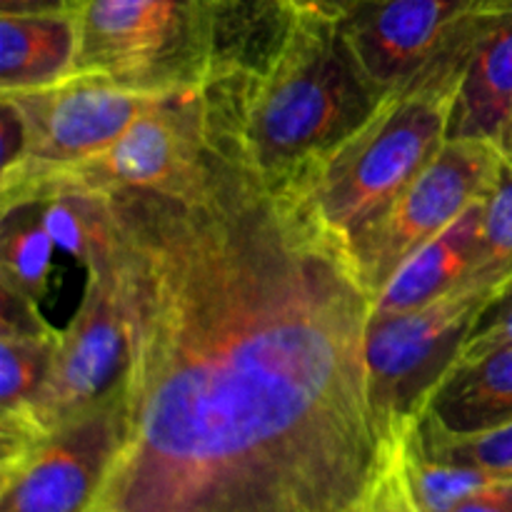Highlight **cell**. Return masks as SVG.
<instances>
[{
    "label": "cell",
    "instance_id": "1",
    "mask_svg": "<svg viewBox=\"0 0 512 512\" xmlns=\"http://www.w3.org/2000/svg\"><path fill=\"white\" fill-rule=\"evenodd\" d=\"M163 188L103 198L130 328L128 440L90 512H363L375 298L348 245L210 125Z\"/></svg>",
    "mask_w": 512,
    "mask_h": 512
},
{
    "label": "cell",
    "instance_id": "2",
    "mask_svg": "<svg viewBox=\"0 0 512 512\" xmlns=\"http://www.w3.org/2000/svg\"><path fill=\"white\" fill-rule=\"evenodd\" d=\"M200 93L210 125L270 185L348 138L383 100L340 20L308 5L280 8L255 58L225 50Z\"/></svg>",
    "mask_w": 512,
    "mask_h": 512
},
{
    "label": "cell",
    "instance_id": "3",
    "mask_svg": "<svg viewBox=\"0 0 512 512\" xmlns=\"http://www.w3.org/2000/svg\"><path fill=\"white\" fill-rule=\"evenodd\" d=\"M455 93L450 85L388 93L360 128L283 183L328 233L350 245L443 148Z\"/></svg>",
    "mask_w": 512,
    "mask_h": 512
},
{
    "label": "cell",
    "instance_id": "4",
    "mask_svg": "<svg viewBox=\"0 0 512 512\" xmlns=\"http://www.w3.org/2000/svg\"><path fill=\"white\" fill-rule=\"evenodd\" d=\"M238 0H83L75 73L135 93L200 88L230 48Z\"/></svg>",
    "mask_w": 512,
    "mask_h": 512
},
{
    "label": "cell",
    "instance_id": "5",
    "mask_svg": "<svg viewBox=\"0 0 512 512\" xmlns=\"http://www.w3.org/2000/svg\"><path fill=\"white\" fill-rule=\"evenodd\" d=\"M90 250L80 308L63 330L48 385L30 408L0 413V465H8L68 420L108 403L128 388L133 348L110 253L103 198H85Z\"/></svg>",
    "mask_w": 512,
    "mask_h": 512
},
{
    "label": "cell",
    "instance_id": "6",
    "mask_svg": "<svg viewBox=\"0 0 512 512\" xmlns=\"http://www.w3.org/2000/svg\"><path fill=\"white\" fill-rule=\"evenodd\" d=\"M505 283L458 285L410 313L368 320L365 363L378 428L400 443L420 423L440 380L458 363L470 328Z\"/></svg>",
    "mask_w": 512,
    "mask_h": 512
},
{
    "label": "cell",
    "instance_id": "7",
    "mask_svg": "<svg viewBox=\"0 0 512 512\" xmlns=\"http://www.w3.org/2000/svg\"><path fill=\"white\" fill-rule=\"evenodd\" d=\"M208 140L200 88L165 93L108 148L73 165L0 185V210L53 198H108L178 180Z\"/></svg>",
    "mask_w": 512,
    "mask_h": 512
},
{
    "label": "cell",
    "instance_id": "8",
    "mask_svg": "<svg viewBox=\"0 0 512 512\" xmlns=\"http://www.w3.org/2000/svg\"><path fill=\"white\" fill-rule=\"evenodd\" d=\"M495 0H365L340 20L380 95L408 85L458 88Z\"/></svg>",
    "mask_w": 512,
    "mask_h": 512
},
{
    "label": "cell",
    "instance_id": "9",
    "mask_svg": "<svg viewBox=\"0 0 512 512\" xmlns=\"http://www.w3.org/2000/svg\"><path fill=\"white\" fill-rule=\"evenodd\" d=\"M500 165L503 153L490 140H445L413 183L348 245L373 298L415 250L443 233L470 203L490 193Z\"/></svg>",
    "mask_w": 512,
    "mask_h": 512
},
{
    "label": "cell",
    "instance_id": "10",
    "mask_svg": "<svg viewBox=\"0 0 512 512\" xmlns=\"http://www.w3.org/2000/svg\"><path fill=\"white\" fill-rule=\"evenodd\" d=\"M128 395L68 420L8 465H0V512H90L125 440Z\"/></svg>",
    "mask_w": 512,
    "mask_h": 512
},
{
    "label": "cell",
    "instance_id": "11",
    "mask_svg": "<svg viewBox=\"0 0 512 512\" xmlns=\"http://www.w3.org/2000/svg\"><path fill=\"white\" fill-rule=\"evenodd\" d=\"M0 95L18 108L28 133L25 158L0 173V185L90 158L118 140L160 98L80 73L43 88L0 90Z\"/></svg>",
    "mask_w": 512,
    "mask_h": 512
},
{
    "label": "cell",
    "instance_id": "12",
    "mask_svg": "<svg viewBox=\"0 0 512 512\" xmlns=\"http://www.w3.org/2000/svg\"><path fill=\"white\" fill-rule=\"evenodd\" d=\"M488 198V195H485ZM485 198L470 203L443 233L415 250L375 298L370 320L410 313L463 285L478 258Z\"/></svg>",
    "mask_w": 512,
    "mask_h": 512
},
{
    "label": "cell",
    "instance_id": "13",
    "mask_svg": "<svg viewBox=\"0 0 512 512\" xmlns=\"http://www.w3.org/2000/svg\"><path fill=\"white\" fill-rule=\"evenodd\" d=\"M63 330L40 315V303L0 288V413L30 408L48 385Z\"/></svg>",
    "mask_w": 512,
    "mask_h": 512
},
{
    "label": "cell",
    "instance_id": "14",
    "mask_svg": "<svg viewBox=\"0 0 512 512\" xmlns=\"http://www.w3.org/2000/svg\"><path fill=\"white\" fill-rule=\"evenodd\" d=\"M425 415L455 435L512 423V348L455 363L435 388Z\"/></svg>",
    "mask_w": 512,
    "mask_h": 512
},
{
    "label": "cell",
    "instance_id": "15",
    "mask_svg": "<svg viewBox=\"0 0 512 512\" xmlns=\"http://www.w3.org/2000/svg\"><path fill=\"white\" fill-rule=\"evenodd\" d=\"M73 13L0 15V90H30L75 73Z\"/></svg>",
    "mask_w": 512,
    "mask_h": 512
},
{
    "label": "cell",
    "instance_id": "16",
    "mask_svg": "<svg viewBox=\"0 0 512 512\" xmlns=\"http://www.w3.org/2000/svg\"><path fill=\"white\" fill-rule=\"evenodd\" d=\"M0 288L40 303L48 293L55 240L45 225L43 200L0 210Z\"/></svg>",
    "mask_w": 512,
    "mask_h": 512
},
{
    "label": "cell",
    "instance_id": "17",
    "mask_svg": "<svg viewBox=\"0 0 512 512\" xmlns=\"http://www.w3.org/2000/svg\"><path fill=\"white\" fill-rule=\"evenodd\" d=\"M405 440L443 463L468 465V468L485 470L495 478H512V423L483 430V433L455 435L423 415L420 423L410 428Z\"/></svg>",
    "mask_w": 512,
    "mask_h": 512
},
{
    "label": "cell",
    "instance_id": "18",
    "mask_svg": "<svg viewBox=\"0 0 512 512\" xmlns=\"http://www.w3.org/2000/svg\"><path fill=\"white\" fill-rule=\"evenodd\" d=\"M405 465L423 512H453L470 495L498 480L485 470L430 458L408 440H405Z\"/></svg>",
    "mask_w": 512,
    "mask_h": 512
},
{
    "label": "cell",
    "instance_id": "19",
    "mask_svg": "<svg viewBox=\"0 0 512 512\" xmlns=\"http://www.w3.org/2000/svg\"><path fill=\"white\" fill-rule=\"evenodd\" d=\"M512 278V165H500L495 185L485 198L483 235L478 258L465 280L468 283L500 285ZM463 280V283H465Z\"/></svg>",
    "mask_w": 512,
    "mask_h": 512
},
{
    "label": "cell",
    "instance_id": "20",
    "mask_svg": "<svg viewBox=\"0 0 512 512\" xmlns=\"http://www.w3.org/2000/svg\"><path fill=\"white\" fill-rule=\"evenodd\" d=\"M500 348H512V278L478 315L465 338L458 363L480 358V355Z\"/></svg>",
    "mask_w": 512,
    "mask_h": 512
},
{
    "label": "cell",
    "instance_id": "21",
    "mask_svg": "<svg viewBox=\"0 0 512 512\" xmlns=\"http://www.w3.org/2000/svg\"><path fill=\"white\" fill-rule=\"evenodd\" d=\"M363 512H423L418 498H415L413 485H410L408 465H405V443L393 455V460L385 465Z\"/></svg>",
    "mask_w": 512,
    "mask_h": 512
},
{
    "label": "cell",
    "instance_id": "22",
    "mask_svg": "<svg viewBox=\"0 0 512 512\" xmlns=\"http://www.w3.org/2000/svg\"><path fill=\"white\" fill-rule=\"evenodd\" d=\"M0 140H3V168H0V173H8L25 158L28 133H25V123L18 108L3 95H0Z\"/></svg>",
    "mask_w": 512,
    "mask_h": 512
},
{
    "label": "cell",
    "instance_id": "23",
    "mask_svg": "<svg viewBox=\"0 0 512 512\" xmlns=\"http://www.w3.org/2000/svg\"><path fill=\"white\" fill-rule=\"evenodd\" d=\"M453 512H512V478H498L480 488Z\"/></svg>",
    "mask_w": 512,
    "mask_h": 512
},
{
    "label": "cell",
    "instance_id": "24",
    "mask_svg": "<svg viewBox=\"0 0 512 512\" xmlns=\"http://www.w3.org/2000/svg\"><path fill=\"white\" fill-rule=\"evenodd\" d=\"M83 0H0V15L78 13Z\"/></svg>",
    "mask_w": 512,
    "mask_h": 512
},
{
    "label": "cell",
    "instance_id": "25",
    "mask_svg": "<svg viewBox=\"0 0 512 512\" xmlns=\"http://www.w3.org/2000/svg\"><path fill=\"white\" fill-rule=\"evenodd\" d=\"M365 0H308V8L318 10V13L328 15V18L335 20H345L350 13H353L358 5H363Z\"/></svg>",
    "mask_w": 512,
    "mask_h": 512
},
{
    "label": "cell",
    "instance_id": "26",
    "mask_svg": "<svg viewBox=\"0 0 512 512\" xmlns=\"http://www.w3.org/2000/svg\"><path fill=\"white\" fill-rule=\"evenodd\" d=\"M498 148H500V153H503L505 163H510V165H512V115H510L508 123H505L503 133H500V138H498Z\"/></svg>",
    "mask_w": 512,
    "mask_h": 512
},
{
    "label": "cell",
    "instance_id": "27",
    "mask_svg": "<svg viewBox=\"0 0 512 512\" xmlns=\"http://www.w3.org/2000/svg\"><path fill=\"white\" fill-rule=\"evenodd\" d=\"M263 3L280 5V8H300V5H305L308 0H263Z\"/></svg>",
    "mask_w": 512,
    "mask_h": 512
},
{
    "label": "cell",
    "instance_id": "28",
    "mask_svg": "<svg viewBox=\"0 0 512 512\" xmlns=\"http://www.w3.org/2000/svg\"><path fill=\"white\" fill-rule=\"evenodd\" d=\"M100 512H115V510H100Z\"/></svg>",
    "mask_w": 512,
    "mask_h": 512
}]
</instances>
